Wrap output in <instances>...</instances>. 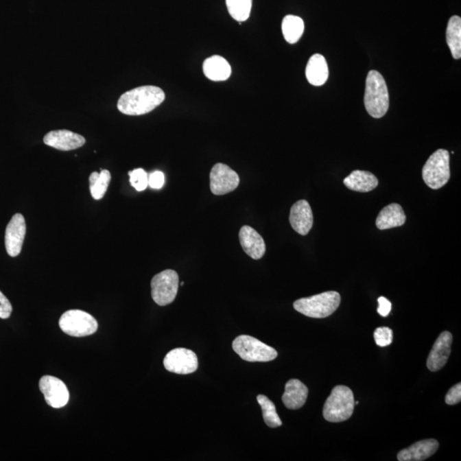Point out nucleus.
I'll return each instance as SVG.
<instances>
[{
    "instance_id": "20e7f679",
    "label": "nucleus",
    "mask_w": 461,
    "mask_h": 461,
    "mask_svg": "<svg viewBox=\"0 0 461 461\" xmlns=\"http://www.w3.org/2000/svg\"><path fill=\"white\" fill-rule=\"evenodd\" d=\"M340 293L327 292L309 298L298 299L293 306L303 316L322 319L331 316L340 307Z\"/></svg>"
},
{
    "instance_id": "ddd939ff",
    "label": "nucleus",
    "mask_w": 461,
    "mask_h": 461,
    "mask_svg": "<svg viewBox=\"0 0 461 461\" xmlns=\"http://www.w3.org/2000/svg\"><path fill=\"white\" fill-rule=\"evenodd\" d=\"M453 335L449 331H443L433 345L427 359V368L432 372L441 370L447 364L451 354Z\"/></svg>"
},
{
    "instance_id": "412c9836",
    "label": "nucleus",
    "mask_w": 461,
    "mask_h": 461,
    "mask_svg": "<svg viewBox=\"0 0 461 461\" xmlns=\"http://www.w3.org/2000/svg\"><path fill=\"white\" fill-rule=\"evenodd\" d=\"M202 69L205 76L213 82H224L232 75L229 62L218 55L206 59Z\"/></svg>"
},
{
    "instance_id": "f8f14e48",
    "label": "nucleus",
    "mask_w": 461,
    "mask_h": 461,
    "mask_svg": "<svg viewBox=\"0 0 461 461\" xmlns=\"http://www.w3.org/2000/svg\"><path fill=\"white\" fill-rule=\"evenodd\" d=\"M26 229V222L23 215H14L9 224L7 225L5 236V249L10 257H16L22 251Z\"/></svg>"
},
{
    "instance_id": "7c9ffc66",
    "label": "nucleus",
    "mask_w": 461,
    "mask_h": 461,
    "mask_svg": "<svg viewBox=\"0 0 461 461\" xmlns=\"http://www.w3.org/2000/svg\"><path fill=\"white\" fill-rule=\"evenodd\" d=\"M461 401V383H457L449 390L447 394L445 401L448 405H456Z\"/></svg>"
},
{
    "instance_id": "1a4fd4ad",
    "label": "nucleus",
    "mask_w": 461,
    "mask_h": 461,
    "mask_svg": "<svg viewBox=\"0 0 461 461\" xmlns=\"http://www.w3.org/2000/svg\"><path fill=\"white\" fill-rule=\"evenodd\" d=\"M164 368L176 375H187L197 371V355L190 349L177 348L167 353L163 361Z\"/></svg>"
},
{
    "instance_id": "6e6552de",
    "label": "nucleus",
    "mask_w": 461,
    "mask_h": 461,
    "mask_svg": "<svg viewBox=\"0 0 461 461\" xmlns=\"http://www.w3.org/2000/svg\"><path fill=\"white\" fill-rule=\"evenodd\" d=\"M151 285L154 302L159 306L169 305L176 298L179 275L176 271L167 269L154 276Z\"/></svg>"
},
{
    "instance_id": "aec40b11",
    "label": "nucleus",
    "mask_w": 461,
    "mask_h": 461,
    "mask_svg": "<svg viewBox=\"0 0 461 461\" xmlns=\"http://www.w3.org/2000/svg\"><path fill=\"white\" fill-rule=\"evenodd\" d=\"M406 215L403 207L397 204H391L380 211L376 220V226L379 230H386L403 226Z\"/></svg>"
},
{
    "instance_id": "a878e982",
    "label": "nucleus",
    "mask_w": 461,
    "mask_h": 461,
    "mask_svg": "<svg viewBox=\"0 0 461 461\" xmlns=\"http://www.w3.org/2000/svg\"><path fill=\"white\" fill-rule=\"evenodd\" d=\"M257 399L263 411V420L267 425L271 428L281 426L282 421L276 411L274 403L264 394H258Z\"/></svg>"
},
{
    "instance_id": "dca6fc26",
    "label": "nucleus",
    "mask_w": 461,
    "mask_h": 461,
    "mask_svg": "<svg viewBox=\"0 0 461 461\" xmlns=\"http://www.w3.org/2000/svg\"><path fill=\"white\" fill-rule=\"evenodd\" d=\"M239 241L244 252L254 260H259L266 252L263 237L250 226L240 229Z\"/></svg>"
},
{
    "instance_id": "bb28decb",
    "label": "nucleus",
    "mask_w": 461,
    "mask_h": 461,
    "mask_svg": "<svg viewBox=\"0 0 461 461\" xmlns=\"http://www.w3.org/2000/svg\"><path fill=\"white\" fill-rule=\"evenodd\" d=\"M230 16L242 23L249 19L252 8V0H226Z\"/></svg>"
},
{
    "instance_id": "4be33fe9",
    "label": "nucleus",
    "mask_w": 461,
    "mask_h": 461,
    "mask_svg": "<svg viewBox=\"0 0 461 461\" xmlns=\"http://www.w3.org/2000/svg\"><path fill=\"white\" fill-rule=\"evenodd\" d=\"M344 184L349 190L368 192L378 187L379 180L375 174L368 171L355 170L345 178Z\"/></svg>"
},
{
    "instance_id": "cd10ccee",
    "label": "nucleus",
    "mask_w": 461,
    "mask_h": 461,
    "mask_svg": "<svg viewBox=\"0 0 461 461\" xmlns=\"http://www.w3.org/2000/svg\"><path fill=\"white\" fill-rule=\"evenodd\" d=\"M131 186L138 191H143L148 187V174L143 169H137L128 173Z\"/></svg>"
},
{
    "instance_id": "4468645a",
    "label": "nucleus",
    "mask_w": 461,
    "mask_h": 461,
    "mask_svg": "<svg viewBox=\"0 0 461 461\" xmlns=\"http://www.w3.org/2000/svg\"><path fill=\"white\" fill-rule=\"evenodd\" d=\"M45 145L59 151L69 152L85 145L83 136L69 130H56L48 132L44 137Z\"/></svg>"
},
{
    "instance_id": "72a5a7b5",
    "label": "nucleus",
    "mask_w": 461,
    "mask_h": 461,
    "mask_svg": "<svg viewBox=\"0 0 461 461\" xmlns=\"http://www.w3.org/2000/svg\"><path fill=\"white\" fill-rule=\"evenodd\" d=\"M180 285H185V283H184V282H181V284H180Z\"/></svg>"
},
{
    "instance_id": "2eb2a0df",
    "label": "nucleus",
    "mask_w": 461,
    "mask_h": 461,
    "mask_svg": "<svg viewBox=\"0 0 461 461\" xmlns=\"http://www.w3.org/2000/svg\"><path fill=\"white\" fill-rule=\"evenodd\" d=\"M289 223L296 233L307 235L312 228L314 215L312 209L306 200H299L292 205L289 213Z\"/></svg>"
},
{
    "instance_id": "f3484780",
    "label": "nucleus",
    "mask_w": 461,
    "mask_h": 461,
    "mask_svg": "<svg viewBox=\"0 0 461 461\" xmlns=\"http://www.w3.org/2000/svg\"><path fill=\"white\" fill-rule=\"evenodd\" d=\"M439 442L435 439H426L415 442L410 448L401 450L397 455L400 461H422L429 458L438 451Z\"/></svg>"
},
{
    "instance_id": "9b49d317",
    "label": "nucleus",
    "mask_w": 461,
    "mask_h": 461,
    "mask_svg": "<svg viewBox=\"0 0 461 461\" xmlns=\"http://www.w3.org/2000/svg\"><path fill=\"white\" fill-rule=\"evenodd\" d=\"M40 390L49 406L62 408L68 404L69 393L62 380L52 376H44L40 380Z\"/></svg>"
},
{
    "instance_id": "9d476101",
    "label": "nucleus",
    "mask_w": 461,
    "mask_h": 461,
    "mask_svg": "<svg viewBox=\"0 0 461 461\" xmlns=\"http://www.w3.org/2000/svg\"><path fill=\"white\" fill-rule=\"evenodd\" d=\"M211 190L213 194L221 196L229 193L239 186V174L223 163L215 164L211 174Z\"/></svg>"
},
{
    "instance_id": "7ed1b4c3",
    "label": "nucleus",
    "mask_w": 461,
    "mask_h": 461,
    "mask_svg": "<svg viewBox=\"0 0 461 461\" xmlns=\"http://www.w3.org/2000/svg\"><path fill=\"white\" fill-rule=\"evenodd\" d=\"M354 393L348 387L338 386L331 390L324 405V420L331 423H340L348 420L354 413Z\"/></svg>"
},
{
    "instance_id": "393cba45",
    "label": "nucleus",
    "mask_w": 461,
    "mask_h": 461,
    "mask_svg": "<svg viewBox=\"0 0 461 461\" xmlns=\"http://www.w3.org/2000/svg\"><path fill=\"white\" fill-rule=\"evenodd\" d=\"M111 180L110 171L101 170L100 173L93 172L89 177L90 191L95 200H100L106 195Z\"/></svg>"
},
{
    "instance_id": "f257e3e1",
    "label": "nucleus",
    "mask_w": 461,
    "mask_h": 461,
    "mask_svg": "<svg viewBox=\"0 0 461 461\" xmlns=\"http://www.w3.org/2000/svg\"><path fill=\"white\" fill-rule=\"evenodd\" d=\"M164 99L165 93L160 87L143 86L122 94L117 108L124 115H141L155 110Z\"/></svg>"
},
{
    "instance_id": "c85d7f7f",
    "label": "nucleus",
    "mask_w": 461,
    "mask_h": 461,
    "mask_svg": "<svg viewBox=\"0 0 461 461\" xmlns=\"http://www.w3.org/2000/svg\"><path fill=\"white\" fill-rule=\"evenodd\" d=\"M376 344L379 347H387L392 343L393 331L389 327H379L375 331Z\"/></svg>"
},
{
    "instance_id": "2f4dec72",
    "label": "nucleus",
    "mask_w": 461,
    "mask_h": 461,
    "mask_svg": "<svg viewBox=\"0 0 461 461\" xmlns=\"http://www.w3.org/2000/svg\"><path fill=\"white\" fill-rule=\"evenodd\" d=\"M12 313V306L8 298L0 292V318L3 320L8 319Z\"/></svg>"
},
{
    "instance_id": "39448f33",
    "label": "nucleus",
    "mask_w": 461,
    "mask_h": 461,
    "mask_svg": "<svg viewBox=\"0 0 461 461\" xmlns=\"http://www.w3.org/2000/svg\"><path fill=\"white\" fill-rule=\"evenodd\" d=\"M449 160V152L445 149H439L429 157L423 167V180L432 189H440L448 183L450 179Z\"/></svg>"
},
{
    "instance_id": "473e14b6",
    "label": "nucleus",
    "mask_w": 461,
    "mask_h": 461,
    "mask_svg": "<svg viewBox=\"0 0 461 461\" xmlns=\"http://www.w3.org/2000/svg\"><path fill=\"white\" fill-rule=\"evenodd\" d=\"M379 307L378 313L383 317L389 316L391 311V303L384 296H380L378 299Z\"/></svg>"
},
{
    "instance_id": "5701e85b",
    "label": "nucleus",
    "mask_w": 461,
    "mask_h": 461,
    "mask_svg": "<svg viewBox=\"0 0 461 461\" xmlns=\"http://www.w3.org/2000/svg\"><path fill=\"white\" fill-rule=\"evenodd\" d=\"M446 40L453 58H461V19L459 16L450 17L446 30Z\"/></svg>"
},
{
    "instance_id": "a211bd4d",
    "label": "nucleus",
    "mask_w": 461,
    "mask_h": 461,
    "mask_svg": "<svg viewBox=\"0 0 461 461\" xmlns=\"http://www.w3.org/2000/svg\"><path fill=\"white\" fill-rule=\"evenodd\" d=\"M309 389L298 379L289 380L285 384L282 401L285 406L291 410L301 408L306 403Z\"/></svg>"
},
{
    "instance_id": "b1692460",
    "label": "nucleus",
    "mask_w": 461,
    "mask_h": 461,
    "mask_svg": "<svg viewBox=\"0 0 461 461\" xmlns=\"http://www.w3.org/2000/svg\"><path fill=\"white\" fill-rule=\"evenodd\" d=\"M305 32V22L301 17L288 15L282 22V33L285 40L289 44H295Z\"/></svg>"
},
{
    "instance_id": "6ab92c4d",
    "label": "nucleus",
    "mask_w": 461,
    "mask_h": 461,
    "mask_svg": "<svg viewBox=\"0 0 461 461\" xmlns=\"http://www.w3.org/2000/svg\"><path fill=\"white\" fill-rule=\"evenodd\" d=\"M306 77L311 85H324L329 77V69L324 56L314 54L309 58L306 67Z\"/></svg>"
},
{
    "instance_id": "0eeeda50",
    "label": "nucleus",
    "mask_w": 461,
    "mask_h": 461,
    "mask_svg": "<svg viewBox=\"0 0 461 461\" xmlns=\"http://www.w3.org/2000/svg\"><path fill=\"white\" fill-rule=\"evenodd\" d=\"M59 326L64 333L76 338L93 335L99 327L95 318L78 309L69 310L62 314Z\"/></svg>"
},
{
    "instance_id": "c756f323",
    "label": "nucleus",
    "mask_w": 461,
    "mask_h": 461,
    "mask_svg": "<svg viewBox=\"0 0 461 461\" xmlns=\"http://www.w3.org/2000/svg\"><path fill=\"white\" fill-rule=\"evenodd\" d=\"M164 182H165V177L161 171H155V172L149 174L148 186L152 189H161L163 187Z\"/></svg>"
},
{
    "instance_id": "f03ea898",
    "label": "nucleus",
    "mask_w": 461,
    "mask_h": 461,
    "mask_svg": "<svg viewBox=\"0 0 461 461\" xmlns=\"http://www.w3.org/2000/svg\"><path fill=\"white\" fill-rule=\"evenodd\" d=\"M364 104L366 111L373 118L384 117L389 110V90L386 80L378 71H369L366 77Z\"/></svg>"
},
{
    "instance_id": "423d86ee",
    "label": "nucleus",
    "mask_w": 461,
    "mask_h": 461,
    "mask_svg": "<svg viewBox=\"0 0 461 461\" xmlns=\"http://www.w3.org/2000/svg\"><path fill=\"white\" fill-rule=\"evenodd\" d=\"M233 348L244 361L249 362H271L278 356V352L274 348L247 335H241L235 338L233 342Z\"/></svg>"
}]
</instances>
